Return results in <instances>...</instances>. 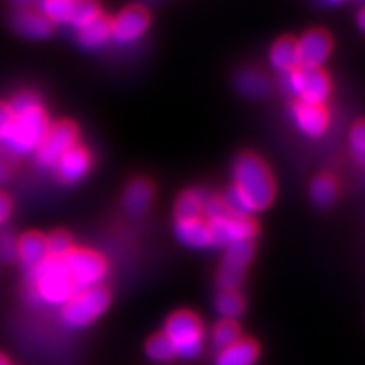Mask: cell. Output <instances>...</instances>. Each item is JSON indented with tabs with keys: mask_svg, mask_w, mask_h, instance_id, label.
<instances>
[{
	"mask_svg": "<svg viewBox=\"0 0 365 365\" xmlns=\"http://www.w3.org/2000/svg\"><path fill=\"white\" fill-rule=\"evenodd\" d=\"M102 16L99 5L95 0H76L73 6V13L68 25L73 26L76 31L88 26Z\"/></svg>",
	"mask_w": 365,
	"mask_h": 365,
	"instance_id": "f1b7e54d",
	"label": "cell"
},
{
	"mask_svg": "<svg viewBox=\"0 0 365 365\" xmlns=\"http://www.w3.org/2000/svg\"><path fill=\"white\" fill-rule=\"evenodd\" d=\"M8 104L14 113V120L6 140L0 148L6 155L13 157L36 154L46 133L51 128L49 116L40 96L31 90H21Z\"/></svg>",
	"mask_w": 365,
	"mask_h": 365,
	"instance_id": "7a4b0ae2",
	"label": "cell"
},
{
	"mask_svg": "<svg viewBox=\"0 0 365 365\" xmlns=\"http://www.w3.org/2000/svg\"><path fill=\"white\" fill-rule=\"evenodd\" d=\"M215 309L222 319H236L245 309V302L237 291H221L216 297Z\"/></svg>",
	"mask_w": 365,
	"mask_h": 365,
	"instance_id": "484cf974",
	"label": "cell"
},
{
	"mask_svg": "<svg viewBox=\"0 0 365 365\" xmlns=\"http://www.w3.org/2000/svg\"><path fill=\"white\" fill-rule=\"evenodd\" d=\"M17 259V239L14 235L2 230L0 232V260L5 262V264H11Z\"/></svg>",
	"mask_w": 365,
	"mask_h": 365,
	"instance_id": "1f68e13d",
	"label": "cell"
},
{
	"mask_svg": "<svg viewBox=\"0 0 365 365\" xmlns=\"http://www.w3.org/2000/svg\"><path fill=\"white\" fill-rule=\"evenodd\" d=\"M61 262L76 292L101 287L108 272L106 259L91 250L73 248L61 259Z\"/></svg>",
	"mask_w": 365,
	"mask_h": 365,
	"instance_id": "52a82bcc",
	"label": "cell"
},
{
	"mask_svg": "<svg viewBox=\"0 0 365 365\" xmlns=\"http://www.w3.org/2000/svg\"><path fill=\"white\" fill-rule=\"evenodd\" d=\"M350 150L356 162L365 166V120H359L350 130Z\"/></svg>",
	"mask_w": 365,
	"mask_h": 365,
	"instance_id": "4dcf8cb0",
	"label": "cell"
},
{
	"mask_svg": "<svg viewBox=\"0 0 365 365\" xmlns=\"http://www.w3.org/2000/svg\"><path fill=\"white\" fill-rule=\"evenodd\" d=\"M79 46L86 51H98L111 40V20L102 14L88 26L79 29L76 34Z\"/></svg>",
	"mask_w": 365,
	"mask_h": 365,
	"instance_id": "603a6c76",
	"label": "cell"
},
{
	"mask_svg": "<svg viewBox=\"0 0 365 365\" xmlns=\"http://www.w3.org/2000/svg\"><path fill=\"white\" fill-rule=\"evenodd\" d=\"M276 197V181L259 155L244 153L233 165V182L224 201L233 213L251 216L268 209Z\"/></svg>",
	"mask_w": 365,
	"mask_h": 365,
	"instance_id": "6da1fadb",
	"label": "cell"
},
{
	"mask_svg": "<svg viewBox=\"0 0 365 365\" xmlns=\"http://www.w3.org/2000/svg\"><path fill=\"white\" fill-rule=\"evenodd\" d=\"M150 25V13L143 6H128L111 20V40L122 46L134 44L145 36Z\"/></svg>",
	"mask_w": 365,
	"mask_h": 365,
	"instance_id": "8fae6325",
	"label": "cell"
},
{
	"mask_svg": "<svg viewBox=\"0 0 365 365\" xmlns=\"http://www.w3.org/2000/svg\"><path fill=\"white\" fill-rule=\"evenodd\" d=\"M163 334L173 342L177 356L195 359L204 349V327L200 318L190 311H178L168 318Z\"/></svg>",
	"mask_w": 365,
	"mask_h": 365,
	"instance_id": "5b68a950",
	"label": "cell"
},
{
	"mask_svg": "<svg viewBox=\"0 0 365 365\" xmlns=\"http://www.w3.org/2000/svg\"><path fill=\"white\" fill-rule=\"evenodd\" d=\"M309 193H311V200L315 205H318V207L322 209H327L335 202L338 197L336 180L329 174L318 175L312 181Z\"/></svg>",
	"mask_w": 365,
	"mask_h": 365,
	"instance_id": "cb8c5ba5",
	"label": "cell"
},
{
	"mask_svg": "<svg viewBox=\"0 0 365 365\" xmlns=\"http://www.w3.org/2000/svg\"><path fill=\"white\" fill-rule=\"evenodd\" d=\"M13 177V170H11V166L8 163V160L0 154V186L6 185V182Z\"/></svg>",
	"mask_w": 365,
	"mask_h": 365,
	"instance_id": "e575fe53",
	"label": "cell"
},
{
	"mask_svg": "<svg viewBox=\"0 0 365 365\" xmlns=\"http://www.w3.org/2000/svg\"><path fill=\"white\" fill-rule=\"evenodd\" d=\"M279 86L287 95L311 104H324L332 91L329 75L322 67L299 66L291 72L280 73Z\"/></svg>",
	"mask_w": 365,
	"mask_h": 365,
	"instance_id": "277c9868",
	"label": "cell"
},
{
	"mask_svg": "<svg viewBox=\"0 0 365 365\" xmlns=\"http://www.w3.org/2000/svg\"><path fill=\"white\" fill-rule=\"evenodd\" d=\"M13 212V201L5 192H0V227H2Z\"/></svg>",
	"mask_w": 365,
	"mask_h": 365,
	"instance_id": "836d02e7",
	"label": "cell"
},
{
	"mask_svg": "<svg viewBox=\"0 0 365 365\" xmlns=\"http://www.w3.org/2000/svg\"><path fill=\"white\" fill-rule=\"evenodd\" d=\"M358 2H365V0H358Z\"/></svg>",
	"mask_w": 365,
	"mask_h": 365,
	"instance_id": "ab89813d",
	"label": "cell"
},
{
	"mask_svg": "<svg viewBox=\"0 0 365 365\" xmlns=\"http://www.w3.org/2000/svg\"><path fill=\"white\" fill-rule=\"evenodd\" d=\"M110 294L106 288L96 287L78 291L61 307V322L68 329H84L95 323L107 311Z\"/></svg>",
	"mask_w": 365,
	"mask_h": 365,
	"instance_id": "8992f818",
	"label": "cell"
},
{
	"mask_svg": "<svg viewBox=\"0 0 365 365\" xmlns=\"http://www.w3.org/2000/svg\"><path fill=\"white\" fill-rule=\"evenodd\" d=\"M28 277L29 294L38 304L63 307L76 292L61 259L49 257L38 268L29 271Z\"/></svg>",
	"mask_w": 365,
	"mask_h": 365,
	"instance_id": "3957f363",
	"label": "cell"
},
{
	"mask_svg": "<svg viewBox=\"0 0 365 365\" xmlns=\"http://www.w3.org/2000/svg\"><path fill=\"white\" fill-rule=\"evenodd\" d=\"M155 197L153 182L146 178H135L123 192L122 204L125 210L131 215H143L151 207Z\"/></svg>",
	"mask_w": 365,
	"mask_h": 365,
	"instance_id": "e0dca14e",
	"label": "cell"
},
{
	"mask_svg": "<svg viewBox=\"0 0 365 365\" xmlns=\"http://www.w3.org/2000/svg\"><path fill=\"white\" fill-rule=\"evenodd\" d=\"M79 130L72 120H60L51 125L43 142L37 148L36 163L43 169H53L58 160L78 143Z\"/></svg>",
	"mask_w": 365,
	"mask_h": 365,
	"instance_id": "ba28073f",
	"label": "cell"
},
{
	"mask_svg": "<svg viewBox=\"0 0 365 365\" xmlns=\"http://www.w3.org/2000/svg\"><path fill=\"white\" fill-rule=\"evenodd\" d=\"M46 239H48L49 257L63 259L67 253H71V251L73 250L72 237L63 230H56Z\"/></svg>",
	"mask_w": 365,
	"mask_h": 365,
	"instance_id": "f546056e",
	"label": "cell"
},
{
	"mask_svg": "<svg viewBox=\"0 0 365 365\" xmlns=\"http://www.w3.org/2000/svg\"><path fill=\"white\" fill-rule=\"evenodd\" d=\"M174 233L181 245L192 250H202L212 247L209 224L204 218L201 220H187L175 221Z\"/></svg>",
	"mask_w": 365,
	"mask_h": 365,
	"instance_id": "ac0fdd59",
	"label": "cell"
},
{
	"mask_svg": "<svg viewBox=\"0 0 365 365\" xmlns=\"http://www.w3.org/2000/svg\"><path fill=\"white\" fill-rule=\"evenodd\" d=\"M0 365H8V362L5 361V358L2 355H0Z\"/></svg>",
	"mask_w": 365,
	"mask_h": 365,
	"instance_id": "f35d334b",
	"label": "cell"
},
{
	"mask_svg": "<svg viewBox=\"0 0 365 365\" xmlns=\"http://www.w3.org/2000/svg\"><path fill=\"white\" fill-rule=\"evenodd\" d=\"M91 169V154L86 146L76 143L55 165L53 173L66 186L76 185L87 177Z\"/></svg>",
	"mask_w": 365,
	"mask_h": 365,
	"instance_id": "4fadbf2b",
	"label": "cell"
},
{
	"mask_svg": "<svg viewBox=\"0 0 365 365\" xmlns=\"http://www.w3.org/2000/svg\"><path fill=\"white\" fill-rule=\"evenodd\" d=\"M16 6H19L20 9H25V6H28L31 4V0H11Z\"/></svg>",
	"mask_w": 365,
	"mask_h": 365,
	"instance_id": "8d00e7d4",
	"label": "cell"
},
{
	"mask_svg": "<svg viewBox=\"0 0 365 365\" xmlns=\"http://www.w3.org/2000/svg\"><path fill=\"white\" fill-rule=\"evenodd\" d=\"M259 359V346L253 339L241 338L230 347L218 351L215 365H255Z\"/></svg>",
	"mask_w": 365,
	"mask_h": 365,
	"instance_id": "d6986e66",
	"label": "cell"
},
{
	"mask_svg": "<svg viewBox=\"0 0 365 365\" xmlns=\"http://www.w3.org/2000/svg\"><path fill=\"white\" fill-rule=\"evenodd\" d=\"M145 350H146V356L158 364H166L173 361L174 358H177L175 347L165 334H158L150 338V341L146 342Z\"/></svg>",
	"mask_w": 365,
	"mask_h": 365,
	"instance_id": "83f0119b",
	"label": "cell"
},
{
	"mask_svg": "<svg viewBox=\"0 0 365 365\" xmlns=\"http://www.w3.org/2000/svg\"><path fill=\"white\" fill-rule=\"evenodd\" d=\"M210 193L200 187H192L181 193L175 202V221H187V220H201L205 201Z\"/></svg>",
	"mask_w": 365,
	"mask_h": 365,
	"instance_id": "ffe728a7",
	"label": "cell"
},
{
	"mask_svg": "<svg viewBox=\"0 0 365 365\" xmlns=\"http://www.w3.org/2000/svg\"><path fill=\"white\" fill-rule=\"evenodd\" d=\"M11 25L20 37L28 40H46L52 34V23L38 11L19 9L11 19Z\"/></svg>",
	"mask_w": 365,
	"mask_h": 365,
	"instance_id": "9a60e30c",
	"label": "cell"
},
{
	"mask_svg": "<svg viewBox=\"0 0 365 365\" xmlns=\"http://www.w3.org/2000/svg\"><path fill=\"white\" fill-rule=\"evenodd\" d=\"M17 259L28 272L38 268L44 260L49 259L48 239L37 232L23 235L17 239Z\"/></svg>",
	"mask_w": 365,
	"mask_h": 365,
	"instance_id": "2e32d148",
	"label": "cell"
},
{
	"mask_svg": "<svg viewBox=\"0 0 365 365\" xmlns=\"http://www.w3.org/2000/svg\"><path fill=\"white\" fill-rule=\"evenodd\" d=\"M322 2L324 5H329V6H336V5L342 4V2H346V0H322Z\"/></svg>",
	"mask_w": 365,
	"mask_h": 365,
	"instance_id": "74e56055",
	"label": "cell"
},
{
	"mask_svg": "<svg viewBox=\"0 0 365 365\" xmlns=\"http://www.w3.org/2000/svg\"><path fill=\"white\" fill-rule=\"evenodd\" d=\"M210 230L212 247H228L235 242L251 241L257 235L259 225L253 216L230 213L224 218L207 222Z\"/></svg>",
	"mask_w": 365,
	"mask_h": 365,
	"instance_id": "30bf717a",
	"label": "cell"
},
{
	"mask_svg": "<svg viewBox=\"0 0 365 365\" xmlns=\"http://www.w3.org/2000/svg\"><path fill=\"white\" fill-rule=\"evenodd\" d=\"M356 23H358V26L361 28V31H364L365 32V8H362L359 13H358V16H356Z\"/></svg>",
	"mask_w": 365,
	"mask_h": 365,
	"instance_id": "d590c367",
	"label": "cell"
},
{
	"mask_svg": "<svg viewBox=\"0 0 365 365\" xmlns=\"http://www.w3.org/2000/svg\"><path fill=\"white\" fill-rule=\"evenodd\" d=\"M332 37L327 31L319 28L309 29L297 41L300 66L322 67L332 52Z\"/></svg>",
	"mask_w": 365,
	"mask_h": 365,
	"instance_id": "5bb4252c",
	"label": "cell"
},
{
	"mask_svg": "<svg viewBox=\"0 0 365 365\" xmlns=\"http://www.w3.org/2000/svg\"><path fill=\"white\" fill-rule=\"evenodd\" d=\"M289 114L297 130L311 139L322 137L329 128L330 116L324 104H311L294 99L289 106Z\"/></svg>",
	"mask_w": 365,
	"mask_h": 365,
	"instance_id": "7c38bea8",
	"label": "cell"
},
{
	"mask_svg": "<svg viewBox=\"0 0 365 365\" xmlns=\"http://www.w3.org/2000/svg\"><path fill=\"white\" fill-rule=\"evenodd\" d=\"M255 257V244L235 242L225 250L224 259L218 271V283L222 291H237L245 279V272Z\"/></svg>",
	"mask_w": 365,
	"mask_h": 365,
	"instance_id": "9c48e42d",
	"label": "cell"
},
{
	"mask_svg": "<svg viewBox=\"0 0 365 365\" xmlns=\"http://www.w3.org/2000/svg\"><path fill=\"white\" fill-rule=\"evenodd\" d=\"M241 339V327L235 319H221L212 330V344L216 350H222Z\"/></svg>",
	"mask_w": 365,
	"mask_h": 365,
	"instance_id": "4316f807",
	"label": "cell"
},
{
	"mask_svg": "<svg viewBox=\"0 0 365 365\" xmlns=\"http://www.w3.org/2000/svg\"><path fill=\"white\" fill-rule=\"evenodd\" d=\"M76 0H38V13L52 25H68Z\"/></svg>",
	"mask_w": 365,
	"mask_h": 365,
	"instance_id": "d4e9b609",
	"label": "cell"
},
{
	"mask_svg": "<svg viewBox=\"0 0 365 365\" xmlns=\"http://www.w3.org/2000/svg\"><path fill=\"white\" fill-rule=\"evenodd\" d=\"M269 63L279 73H287L299 67V49H297V40L287 36L279 38L271 46Z\"/></svg>",
	"mask_w": 365,
	"mask_h": 365,
	"instance_id": "44dd1931",
	"label": "cell"
},
{
	"mask_svg": "<svg viewBox=\"0 0 365 365\" xmlns=\"http://www.w3.org/2000/svg\"><path fill=\"white\" fill-rule=\"evenodd\" d=\"M14 113L11 110L8 102H0V145H2L13 127Z\"/></svg>",
	"mask_w": 365,
	"mask_h": 365,
	"instance_id": "d6a6232c",
	"label": "cell"
},
{
	"mask_svg": "<svg viewBox=\"0 0 365 365\" xmlns=\"http://www.w3.org/2000/svg\"><path fill=\"white\" fill-rule=\"evenodd\" d=\"M236 90L245 98L260 99L269 93V81L262 71L253 67L242 68L235 78Z\"/></svg>",
	"mask_w": 365,
	"mask_h": 365,
	"instance_id": "7402d4cb",
	"label": "cell"
}]
</instances>
